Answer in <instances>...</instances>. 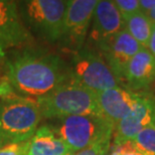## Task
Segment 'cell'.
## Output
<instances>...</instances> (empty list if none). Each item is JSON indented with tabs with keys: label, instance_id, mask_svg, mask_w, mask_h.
I'll return each instance as SVG.
<instances>
[{
	"label": "cell",
	"instance_id": "6da1fadb",
	"mask_svg": "<svg viewBox=\"0 0 155 155\" xmlns=\"http://www.w3.org/2000/svg\"><path fill=\"white\" fill-rule=\"evenodd\" d=\"M7 80L23 95L41 97L71 78L70 66L60 55L38 49H24L6 63Z\"/></svg>",
	"mask_w": 155,
	"mask_h": 155
},
{
	"label": "cell",
	"instance_id": "7a4b0ae2",
	"mask_svg": "<svg viewBox=\"0 0 155 155\" xmlns=\"http://www.w3.org/2000/svg\"><path fill=\"white\" fill-rule=\"evenodd\" d=\"M35 100L14 94L0 101V146L28 142L41 120Z\"/></svg>",
	"mask_w": 155,
	"mask_h": 155
},
{
	"label": "cell",
	"instance_id": "3957f363",
	"mask_svg": "<svg viewBox=\"0 0 155 155\" xmlns=\"http://www.w3.org/2000/svg\"><path fill=\"white\" fill-rule=\"evenodd\" d=\"M46 119H61L69 116L95 115L102 117L96 93L72 81L63 84L48 94L35 99Z\"/></svg>",
	"mask_w": 155,
	"mask_h": 155
},
{
	"label": "cell",
	"instance_id": "277c9868",
	"mask_svg": "<svg viewBox=\"0 0 155 155\" xmlns=\"http://www.w3.org/2000/svg\"><path fill=\"white\" fill-rule=\"evenodd\" d=\"M49 126L74 154L98 142L112 140L115 130L106 119L95 115L64 117Z\"/></svg>",
	"mask_w": 155,
	"mask_h": 155
},
{
	"label": "cell",
	"instance_id": "5b68a950",
	"mask_svg": "<svg viewBox=\"0 0 155 155\" xmlns=\"http://www.w3.org/2000/svg\"><path fill=\"white\" fill-rule=\"evenodd\" d=\"M70 71V81L94 93L120 87L102 54L90 46L74 52Z\"/></svg>",
	"mask_w": 155,
	"mask_h": 155
},
{
	"label": "cell",
	"instance_id": "8992f818",
	"mask_svg": "<svg viewBox=\"0 0 155 155\" xmlns=\"http://www.w3.org/2000/svg\"><path fill=\"white\" fill-rule=\"evenodd\" d=\"M68 1L29 0L23 2V16L30 27L48 41H61Z\"/></svg>",
	"mask_w": 155,
	"mask_h": 155
},
{
	"label": "cell",
	"instance_id": "52a82bcc",
	"mask_svg": "<svg viewBox=\"0 0 155 155\" xmlns=\"http://www.w3.org/2000/svg\"><path fill=\"white\" fill-rule=\"evenodd\" d=\"M97 0L68 1L61 42L74 52L85 46Z\"/></svg>",
	"mask_w": 155,
	"mask_h": 155
},
{
	"label": "cell",
	"instance_id": "ba28073f",
	"mask_svg": "<svg viewBox=\"0 0 155 155\" xmlns=\"http://www.w3.org/2000/svg\"><path fill=\"white\" fill-rule=\"evenodd\" d=\"M125 28V21L114 1L101 0L93 14L88 41L90 48L98 51L105 42Z\"/></svg>",
	"mask_w": 155,
	"mask_h": 155
},
{
	"label": "cell",
	"instance_id": "9c48e42d",
	"mask_svg": "<svg viewBox=\"0 0 155 155\" xmlns=\"http://www.w3.org/2000/svg\"><path fill=\"white\" fill-rule=\"evenodd\" d=\"M141 48L142 46L124 28L98 49L120 87L124 86L127 66Z\"/></svg>",
	"mask_w": 155,
	"mask_h": 155
},
{
	"label": "cell",
	"instance_id": "30bf717a",
	"mask_svg": "<svg viewBox=\"0 0 155 155\" xmlns=\"http://www.w3.org/2000/svg\"><path fill=\"white\" fill-rule=\"evenodd\" d=\"M154 109V96L149 93H141L134 107L115 127L113 135L114 143L133 140L142 130L155 125Z\"/></svg>",
	"mask_w": 155,
	"mask_h": 155
},
{
	"label": "cell",
	"instance_id": "8fae6325",
	"mask_svg": "<svg viewBox=\"0 0 155 155\" xmlns=\"http://www.w3.org/2000/svg\"><path fill=\"white\" fill-rule=\"evenodd\" d=\"M32 42L29 30L21 20L15 1L0 0V45L3 48Z\"/></svg>",
	"mask_w": 155,
	"mask_h": 155
},
{
	"label": "cell",
	"instance_id": "7c38bea8",
	"mask_svg": "<svg viewBox=\"0 0 155 155\" xmlns=\"http://www.w3.org/2000/svg\"><path fill=\"white\" fill-rule=\"evenodd\" d=\"M96 96L102 116L116 127L134 107L141 93L132 92L124 87H117L96 93Z\"/></svg>",
	"mask_w": 155,
	"mask_h": 155
},
{
	"label": "cell",
	"instance_id": "4fadbf2b",
	"mask_svg": "<svg viewBox=\"0 0 155 155\" xmlns=\"http://www.w3.org/2000/svg\"><path fill=\"white\" fill-rule=\"evenodd\" d=\"M155 81V58L147 48H142L127 66L124 88L140 93Z\"/></svg>",
	"mask_w": 155,
	"mask_h": 155
},
{
	"label": "cell",
	"instance_id": "5bb4252c",
	"mask_svg": "<svg viewBox=\"0 0 155 155\" xmlns=\"http://www.w3.org/2000/svg\"><path fill=\"white\" fill-rule=\"evenodd\" d=\"M28 155H74L49 125L40 126L29 142Z\"/></svg>",
	"mask_w": 155,
	"mask_h": 155
},
{
	"label": "cell",
	"instance_id": "9a60e30c",
	"mask_svg": "<svg viewBox=\"0 0 155 155\" xmlns=\"http://www.w3.org/2000/svg\"><path fill=\"white\" fill-rule=\"evenodd\" d=\"M124 21H125V29L129 35L142 48H147L153 29V24L151 23L149 18L142 12H138L126 18Z\"/></svg>",
	"mask_w": 155,
	"mask_h": 155
},
{
	"label": "cell",
	"instance_id": "2e32d148",
	"mask_svg": "<svg viewBox=\"0 0 155 155\" xmlns=\"http://www.w3.org/2000/svg\"><path fill=\"white\" fill-rule=\"evenodd\" d=\"M133 141L139 152L144 155H155V125L142 130Z\"/></svg>",
	"mask_w": 155,
	"mask_h": 155
},
{
	"label": "cell",
	"instance_id": "e0dca14e",
	"mask_svg": "<svg viewBox=\"0 0 155 155\" xmlns=\"http://www.w3.org/2000/svg\"><path fill=\"white\" fill-rule=\"evenodd\" d=\"M114 3L117 6L124 20L138 12H141L139 0H115Z\"/></svg>",
	"mask_w": 155,
	"mask_h": 155
},
{
	"label": "cell",
	"instance_id": "ac0fdd59",
	"mask_svg": "<svg viewBox=\"0 0 155 155\" xmlns=\"http://www.w3.org/2000/svg\"><path fill=\"white\" fill-rule=\"evenodd\" d=\"M137 150V147L133 140H126L118 143H111L109 148L110 155H124L127 153L135 152Z\"/></svg>",
	"mask_w": 155,
	"mask_h": 155
},
{
	"label": "cell",
	"instance_id": "d6986e66",
	"mask_svg": "<svg viewBox=\"0 0 155 155\" xmlns=\"http://www.w3.org/2000/svg\"><path fill=\"white\" fill-rule=\"evenodd\" d=\"M29 142L4 145L0 148V155H28Z\"/></svg>",
	"mask_w": 155,
	"mask_h": 155
},
{
	"label": "cell",
	"instance_id": "ffe728a7",
	"mask_svg": "<svg viewBox=\"0 0 155 155\" xmlns=\"http://www.w3.org/2000/svg\"><path fill=\"white\" fill-rule=\"evenodd\" d=\"M111 141L112 140H105V141H101L98 142L92 146H90L86 149H84L80 152L76 153L75 155H98L101 151H103L106 148H109L111 145Z\"/></svg>",
	"mask_w": 155,
	"mask_h": 155
},
{
	"label": "cell",
	"instance_id": "44dd1931",
	"mask_svg": "<svg viewBox=\"0 0 155 155\" xmlns=\"http://www.w3.org/2000/svg\"><path fill=\"white\" fill-rule=\"evenodd\" d=\"M14 94V89L11 86V84L8 82V80H3L0 82V98L4 99Z\"/></svg>",
	"mask_w": 155,
	"mask_h": 155
},
{
	"label": "cell",
	"instance_id": "7402d4cb",
	"mask_svg": "<svg viewBox=\"0 0 155 155\" xmlns=\"http://www.w3.org/2000/svg\"><path fill=\"white\" fill-rule=\"evenodd\" d=\"M140 11L142 13L147 14L151 10L155 9V0H139Z\"/></svg>",
	"mask_w": 155,
	"mask_h": 155
},
{
	"label": "cell",
	"instance_id": "603a6c76",
	"mask_svg": "<svg viewBox=\"0 0 155 155\" xmlns=\"http://www.w3.org/2000/svg\"><path fill=\"white\" fill-rule=\"evenodd\" d=\"M147 49L151 52V54L155 58V25H153V29H152V33H151L150 39H149V43H148Z\"/></svg>",
	"mask_w": 155,
	"mask_h": 155
},
{
	"label": "cell",
	"instance_id": "cb8c5ba5",
	"mask_svg": "<svg viewBox=\"0 0 155 155\" xmlns=\"http://www.w3.org/2000/svg\"><path fill=\"white\" fill-rule=\"evenodd\" d=\"M146 16L149 18V20L151 21V23L153 24V25H155V9H153V10H151L149 13L145 14Z\"/></svg>",
	"mask_w": 155,
	"mask_h": 155
},
{
	"label": "cell",
	"instance_id": "d4e9b609",
	"mask_svg": "<svg viewBox=\"0 0 155 155\" xmlns=\"http://www.w3.org/2000/svg\"><path fill=\"white\" fill-rule=\"evenodd\" d=\"M109 148H106V149H104L103 151H101V152L99 153L98 155H110L109 154Z\"/></svg>",
	"mask_w": 155,
	"mask_h": 155
},
{
	"label": "cell",
	"instance_id": "484cf974",
	"mask_svg": "<svg viewBox=\"0 0 155 155\" xmlns=\"http://www.w3.org/2000/svg\"><path fill=\"white\" fill-rule=\"evenodd\" d=\"M5 55V51H4V48H2L1 45H0V58H3Z\"/></svg>",
	"mask_w": 155,
	"mask_h": 155
},
{
	"label": "cell",
	"instance_id": "4316f807",
	"mask_svg": "<svg viewBox=\"0 0 155 155\" xmlns=\"http://www.w3.org/2000/svg\"><path fill=\"white\" fill-rule=\"evenodd\" d=\"M124 155H144V154H142L141 152H139V151H135V152L127 153V154H124Z\"/></svg>",
	"mask_w": 155,
	"mask_h": 155
},
{
	"label": "cell",
	"instance_id": "83f0119b",
	"mask_svg": "<svg viewBox=\"0 0 155 155\" xmlns=\"http://www.w3.org/2000/svg\"><path fill=\"white\" fill-rule=\"evenodd\" d=\"M154 117H155V109H154Z\"/></svg>",
	"mask_w": 155,
	"mask_h": 155
},
{
	"label": "cell",
	"instance_id": "f1b7e54d",
	"mask_svg": "<svg viewBox=\"0 0 155 155\" xmlns=\"http://www.w3.org/2000/svg\"><path fill=\"white\" fill-rule=\"evenodd\" d=\"M0 148H1V146H0Z\"/></svg>",
	"mask_w": 155,
	"mask_h": 155
},
{
	"label": "cell",
	"instance_id": "f546056e",
	"mask_svg": "<svg viewBox=\"0 0 155 155\" xmlns=\"http://www.w3.org/2000/svg\"><path fill=\"white\" fill-rule=\"evenodd\" d=\"M74 155H75V154H74Z\"/></svg>",
	"mask_w": 155,
	"mask_h": 155
}]
</instances>
